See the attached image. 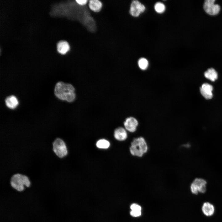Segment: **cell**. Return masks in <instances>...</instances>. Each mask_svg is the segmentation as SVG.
Wrapping results in <instances>:
<instances>
[{
	"instance_id": "cell-2",
	"label": "cell",
	"mask_w": 222,
	"mask_h": 222,
	"mask_svg": "<svg viewBox=\"0 0 222 222\" xmlns=\"http://www.w3.org/2000/svg\"><path fill=\"white\" fill-rule=\"evenodd\" d=\"M148 150V146L145 138L142 137L134 138L131 143L130 151L133 156L141 157Z\"/></svg>"
},
{
	"instance_id": "cell-14",
	"label": "cell",
	"mask_w": 222,
	"mask_h": 222,
	"mask_svg": "<svg viewBox=\"0 0 222 222\" xmlns=\"http://www.w3.org/2000/svg\"><path fill=\"white\" fill-rule=\"evenodd\" d=\"M6 106L10 109H14L18 104V101L14 96L11 95L7 97L5 101Z\"/></svg>"
},
{
	"instance_id": "cell-7",
	"label": "cell",
	"mask_w": 222,
	"mask_h": 222,
	"mask_svg": "<svg viewBox=\"0 0 222 222\" xmlns=\"http://www.w3.org/2000/svg\"><path fill=\"white\" fill-rule=\"evenodd\" d=\"M145 10V7L138 0L133 1L130 5V13L134 17H138Z\"/></svg>"
},
{
	"instance_id": "cell-6",
	"label": "cell",
	"mask_w": 222,
	"mask_h": 222,
	"mask_svg": "<svg viewBox=\"0 0 222 222\" xmlns=\"http://www.w3.org/2000/svg\"><path fill=\"white\" fill-rule=\"evenodd\" d=\"M214 0H206L204 4V8L205 12L210 15H214L217 14L220 10V6L214 4Z\"/></svg>"
},
{
	"instance_id": "cell-10",
	"label": "cell",
	"mask_w": 222,
	"mask_h": 222,
	"mask_svg": "<svg viewBox=\"0 0 222 222\" xmlns=\"http://www.w3.org/2000/svg\"><path fill=\"white\" fill-rule=\"evenodd\" d=\"M114 135L115 139L119 141L125 140L128 136L126 130L121 127H118L115 130Z\"/></svg>"
},
{
	"instance_id": "cell-1",
	"label": "cell",
	"mask_w": 222,
	"mask_h": 222,
	"mask_svg": "<svg viewBox=\"0 0 222 222\" xmlns=\"http://www.w3.org/2000/svg\"><path fill=\"white\" fill-rule=\"evenodd\" d=\"M54 93L59 99L68 102L74 101L76 98L75 88L71 84L60 81L56 84Z\"/></svg>"
},
{
	"instance_id": "cell-20",
	"label": "cell",
	"mask_w": 222,
	"mask_h": 222,
	"mask_svg": "<svg viewBox=\"0 0 222 222\" xmlns=\"http://www.w3.org/2000/svg\"><path fill=\"white\" fill-rule=\"evenodd\" d=\"M75 1L79 5L83 6L86 5L88 1L87 0H76Z\"/></svg>"
},
{
	"instance_id": "cell-18",
	"label": "cell",
	"mask_w": 222,
	"mask_h": 222,
	"mask_svg": "<svg viewBox=\"0 0 222 222\" xmlns=\"http://www.w3.org/2000/svg\"><path fill=\"white\" fill-rule=\"evenodd\" d=\"M154 9L157 12L161 13H163L165 11V6L162 3L158 2L155 5Z\"/></svg>"
},
{
	"instance_id": "cell-5",
	"label": "cell",
	"mask_w": 222,
	"mask_h": 222,
	"mask_svg": "<svg viewBox=\"0 0 222 222\" xmlns=\"http://www.w3.org/2000/svg\"><path fill=\"white\" fill-rule=\"evenodd\" d=\"M207 181L201 178H196L192 182L190 186L191 193L197 195L199 192L204 193L207 190Z\"/></svg>"
},
{
	"instance_id": "cell-9",
	"label": "cell",
	"mask_w": 222,
	"mask_h": 222,
	"mask_svg": "<svg viewBox=\"0 0 222 222\" xmlns=\"http://www.w3.org/2000/svg\"><path fill=\"white\" fill-rule=\"evenodd\" d=\"M213 90V86L207 83L203 84L200 87V92L205 99L208 100L212 98L213 97L212 91Z\"/></svg>"
},
{
	"instance_id": "cell-11",
	"label": "cell",
	"mask_w": 222,
	"mask_h": 222,
	"mask_svg": "<svg viewBox=\"0 0 222 222\" xmlns=\"http://www.w3.org/2000/svg\"><path fill=\"white\" fill-rule=\"evenodd\" d=\"M201 210L204 215L207 216H212L215 211L214 205L208 202H206L203 204Z\"/></svg>"
},
{
	"instance_id": "cell-21",
	"label": "cell",
	"mask_w": 222,
	"mask_h": 222,
	"mask_svg": "<svg viewBox=\"0 0 222 222\" xmlns=\"http://www.w3.org/2000/svg\"><path fill=\"white\" fill-rule=\"evenodd\" d=\"M130 215L133 217H137L140 216L141 215V212L140 211H131L130 212Z\"/></svg>"
},
{
	"instance_id": "cell-17",
	"label": "cell",
	"mask_w": 222,
	"mask_h": 222,
	"mask_svg": "<svg viewBox=\"0 0 222 222\" xmlns=\"http://www.w3.org/2000/svg\"><path fill=\"white\" fill-rule=\"evenodd\" d=\"M138 65L141 69L142 70H145L148 68V61L145 58H141L138 60Z\"/></svg>"
},
{
	"instance_id": "cell-8",
	"label": "cell",
	"mask_w": 222,
	"mask_h": 222,
	"mask_svg": "<svg viewBox=\"0 0 222 222\" xmlns=\"http://www.w3.org/2000/svg\"><path fill=\"white\" fill-rule=\"evenodd\" d=\"M138 125V120L133 117L127 118L124 122L125 129L131 133H134L136 131Z\"/></svg>"
},
{
	"instance_id": "cell-13",
	"label": "cell",
	"mask_w": 222,
	"mask_h": 222,
	"mask_svg": "<svg viewBox=\"0 0 222 222\" xmlns=\"http://www.w3.org/2000/svg\"><path fill=\"white\" fill-rule=\"evenodd\" d=\"M57 48L59 52L61 54H64L69 50L70 47L67 41L61 40L57 43Z\"/></svg>"
},
{
	"instance_id": "cell-4",
	"label": "cell",
	"mask_w": 222,
	"mask_h": 222,
	"mask_svg": "<svg viewBox=\"0 0 222 222\" xmlns=\"http://www.w3.org/2000/svg\"><path fill=\"white\" fill-rule=\"evenodd\" d=\"M52 150L55 155L60 158L66 156L68 153L67 147L64 142L62 139L56 138L52 143Z\"/></svg>"
},
{
	"instance_id": "cell-15",
	"label": "cell",
	"mask_w": 222,
	"mask_h": 222,
	"mask_svg": "<svg viewBox=\"0 0 222 222\" xmlns=\"http://www.w3.org/2000/svg\"><path fill=\"white\" fill-rule=\"evenodd\" d=\"M204 76L212 81H214L218 77V73L213 68H208L204 74Z\"/></svg>"
},
{
	"instance_id": "cell-19",
	"label": "cell",
	"mask_w": 222,
	"mask_h": 222,
	"mask_svg": "<svg viewBox=\"0 0 222 222\" xmlns=\"http://www.w3.org/2000/svg\"><path fill=\"white\" fill-rule=\"evenodd\" d=\"M130 209L132 211H140L141 210V207L136 204H132L130 207Z\"/></svg>"
},
{
	"instance_id": "cell-12",
	"label": "cell",
	"mask_w": 222,
	"mask_h": 222,
	"mask_svg": "<svg viewBox=\"0 0 222 222\" xmlns=\"http://www.w3.org/2000/svg\"><path fill=\"white\" fill-rule=\"evenodd\" d=\"M88 7L89 9L94 12H100L103 7L101 1L98 0H91L88 1Z\"/></svg>"
},
{
	"instance_id": "cell-3",
	"label": "cell",
	"mask_w": 222,
	"mask_h": 222,
	"mask_svg": "<svg viewBox=\"0 0 222 222\" xmlns=\"http://www.w3.org/2000/svg\"><path fill=\"white\" fill-rule=\"evenodd\" d=\"M10 183L11 187L18 192L23 191L25 187H29L31 185L30 179L27 176L19 173L12 176Z\"/></svg>"
},
{
	"instance_id": "cell-16",
	"label": "cell",
	"mask_w": 222,
	"mask_h": 222,
	"mask_svg": "<svg viewBox=\"0 0 222 222\" xmlns=\"http://www.w3.org/2000/svg\"><path fill=\"white\" fill-rule=\"evenodd\" d=\"M96 145L99 148L106 149L109 147L110 144L108 140L105 139H101L97 142Z\"/></svg>"
}]
</instances>
